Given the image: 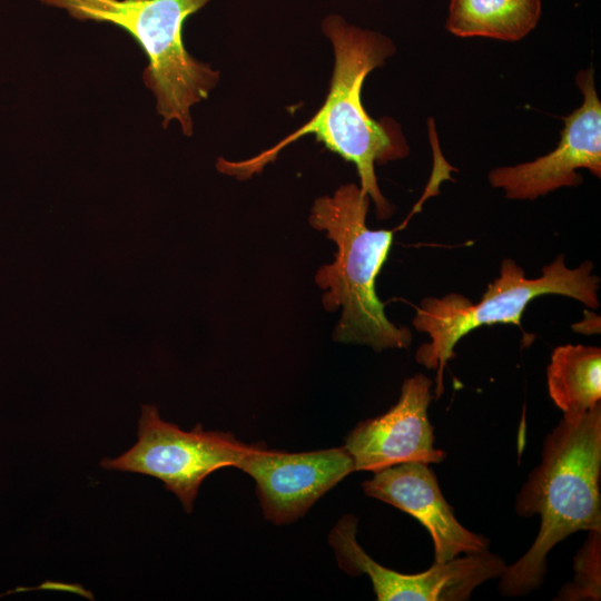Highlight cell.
Listing matches in <instances>:
<instances>
[{"label":"cell","mask_w":601,"mask_h":601,"mask_svg":"<svg viewBox=\"0 0 601 601\" xmlns=\"http://www.w3.org/2000/svg\"><path fill=\"white\" fill-rule=\"evenodd\" d=\"M371 198L355 184L342 185L333 196L315 200L309 224L336 244L335 259L315 276L325 290L322 303L328 312L342 309L333 338L368 345L376 352L406 348L408 327L396 326L385 315L376 294V278L391 252L394 231L366 225Z\"/></svg>","instance_id":"3957f363"},{"label":"cell","mask_w":601,"mask_h":601,"mask_svg":"<svg viewBox=\"0 0 601 601\" xmlns=\"http://www.w3.org/2000/svg\"><path fill=\"white\" fill-rule=\"evenodd\" d=\"M40 1L65 9L75 19L111 23L129 33L147 57L142 79L155 95L162 127L176 120L184 135H193L190 108L208 97L219 72L187 52L183 29L186 19L209 0Z\"/></svg>","instance_id":"277c9868"},{"label":"cell","mask_w":601,"mask_h":601,"mask_svg":"<svg viewBox=\"0 0 601 601\" xmlns=\"http://www.w3.org/2000/svg\"><path fill=\"white\" fill-rule=\"evenodd\" d=\"M357 519L344 515L329 533L341 569L366 574L378 601H464L485 581L500 578L505 562L489 550L467 553L420 573L404 574L373 560L356 540Z\"/></svg>","instance_id":"52a82bcc"},{"label":"cell","mask_w":601,"mask_h":601,"mask_svg":"<svg viewBox=\"0 0 601 601\" xmlns=\"http://www.w3.org/2000/svg\"><path fill=\"white\" fill-rule=\"evenodd\" d=\"M334 50V71L326 100L315 116L272 148L246 160L219 158L217 169L247 179L274 161L279 151L300 137L312 134L317 141L355 165L359 187L373 200L376 215L386 219L393 206L383 196L375 175V165L402 159L410 152L401 126L391 118L375 120L361 100L367 75L385 63L395 52L387 37L347 23L332 14L322 24Z\"/></svg>","instance_id":"6da1fadb"},{"label":"cell","mask_w":601,"mask_h":601,"mask_svg":"<svg viewBox=\"0 0 601 601\" xmlns=\"http://www.w3.org/2000/svg\"><path fill=\"white\" fill-rule=\"evenodd\" d=\"M601 403L575 418H563L543 442L541 463L516 496L519 516L539 514L540 530L531 548L505 565L499 590L520 597L540 588L546 555L570 534L601 532Z\"/></svg>","instance_id":"7a4b0ae2"},{"label":"cell","mask_w":601,"mask_h":601,"mask_svg":"<svg viewBox=\"0 0 601 601\" xmlns=\"http://www.w3.org/2000/svg\"><path fill=\"white\" fill-rule=\"evenodd\" d=\"M541 0H450L446 30L456 37L519 41L541 17Z\"/></svg>","instance_id":"7c38bea8"},{"label":"cell","mask_w":601,"mask_h":601,"mask_svg":"<svg viewBox=\"0 0 601 601\" xmlns=\"http://www.w3.org/2000/svg\"><path fill=\"white\" fill-rule=\"evenodd\" d=\"M432 381L424 374L406 378L397 403L386 413L362 421L346 436L344 447L356 471L377 472L408 462L440 463L446 453L434 446L428 420Z\"/></svg>","instance_id":"30bf717a"},{"label":"cell","mask_w":601,"mask_h":601,"mask_svg":"<svg viewBox=\"0 0 601 601\" xmlns=\"http://www.w3.org/2000/svg\"><path fill=\"white\" fill-rule=\"evenodd\" d=\"M236 467L254 479L264 515L277 525L303 516L323 494L355 472L344 446L288 453L256 444Z\"/></svg>","instance_id":"9c48e42d"},{"label":"cell","mask_w":601,"mask_h":601,"mask_svg":"<svg viewBox=\"0 0 601 601\" xmlns=\"http://www.w3.org/2000/svg\"><path fill=\"white\" fill-rule=\"evenodd\" d=\"M601 532L589 531L574 558V578L563 585L555 600L599 601L601 598Z\"/></svg>","instance_id":"5bb4252c"},{"label":"cell","mask_w":601,"mask_h":601,"mask_svg":"<svg viewBox=\"0 0 601 601\" xmlns=\"http://www.w3.org/2000/svg\"><path fill=\"white\" fill-rule=\"evenodd\" d=\"M551 400L566 418H575L601 403V349L561 345L553 349L546 371Z\"/></svg>","instance_id":"4fadbf2b"},{"label":"cell","mask_w":601,"mask_h":601,"mask_svg":"<svg viewBox=\"0 0 601 601\" xmlns=\"http://www.w3.org/2000/svg\"><path fill=\"white\" fill-rule=\"evenodd\" d=\"M592 269L590 260L569 268L564 255H558L542 267L539 277L528 278L518 263L505 258L499 276L489 284L477 303L457 293L424 298L416 308L413 325L416 331L427 334L430 342L417 348L415 358L436 372L435 397L443 393V373L447 362L455 356L457 342L470 332L485 325L520 326L528 305L542 295H563L597 308L600 279Z\"/></svg>","instance_id":"5b68a950"},{"label":"cell","mask_w":601,"mask_h":601,"mask_svg":"<svg viewBox=\"0 0 601 601\" xmlns=\"http://www.w3.org/2000/svg\"><path fill=\"white\" fill-rule=\"evenodd\" d=\"M363 490L368 496L406 512L428 531L435 563L489 549L487 539L456 520L426 463L408 462L377 471L363 483Z\"/></svg>","instance_id":"8fae6325"},{"label":"cell","mask_w":601,"mask_h":601,"mask_svg":"<svg viewBox=\"0 0 601 601\" xmlns=\"http://www.w3.org/2000/svg\"><path fill=\"white\" fill-rule=\"evenodd\" d=\"M575 81L583 102L563 119L558 146L532 161L489 173L490 185L503 189L506 198L533 200L562 187L579 186L583 179L578 170L582 168L601 177V101L594 70H580Z\"/></svg>","instance_id":"ba28073f"},{"label":"cell","mask_w":601,"mask_h":601,"mask_svg":"<svg viewBox=\"0 0 601 601\" xmlns=\"http://www.w3.org/2000/svg\"><path fill=\"white\" fill-rule=\"evenodd\" d=\"M250 449L230 433L205 431L199 424L183 431L161 420L157 407L144 405L137 443L116 459L102 460L100 465L160 480L190 513L203 481L221 467H236Z\"/></svg>","instance_id":"8992f818"}]
</instances>
